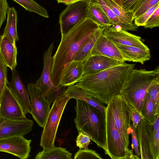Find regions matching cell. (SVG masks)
Listing matches in <instances>:
<instances>
[{"mask_svg":"<svg viewBox=\"0 0 159 159\" xmlns=\"http://www.w3.org/2000/svg\"><path fill=\"white\" fill-rule=\"evenodd\" d=\"M110 108L115 125L126 146L129 148L131 130L132 105L121 94L114 96L107 105Z\"/></svg>","mask_w":159,"mask_h":159,"instance_id":"cell-7","label":"cell"},{"mask_svg":"<svg viewBox=\"0 0 159 159\" xmlns=\"http://www.w3.org/2000/svg\"><path fill=\"white\" fill-rule=\"evenodd\" d=\"M159 0H139L133 12V20H134L150 8L159 3Z\"/></svg>","mask_w":159,"mask_h":159,"instance_id":"cell-32","label":"cell"},{"mask_svg":"<svg viewBox=\"0 0 159 159\" xmlns=\"http://www.w3.org/2000/svg\"><path fill=\"white\" fill-rule=\"evenodd\" d=\"M100 155L95 151L88 149H80L75 153V159H102Z\"/></svg>","mask_w":159,"mask_h":159,"instance_id":"cell-35","label":"cell"},{"mask_svg":"<svg viewBox=\"0 0 159 159\" xmlns=\"http://www.w3.org/2000/svg\"><path fill=\"white\" fill-rule=\"evenodd\" d=\"M140 113L144 118L151 124L153 123L157 115L155 116L154 114L153 104L148 92L143 101Z\"/></svg>","mask_w":159,"mask_h":159,"instance_id":"cell-30","label":"cell"},{"mask_svg":"<svg viewBox=\"0 0 159 159\" xmlns=\"http://www.w3.org/2000/svg\"><path fill=\"white\" fill-rule=\"evenodd\" d=\"M90 56L101 55L125 62L119 50L116 45L103 34H102L93 47Z\"/></svg>","mask_w":159,"mask_h":159,"instance_id":"cell-18","label":"cell"},{"mask_svg":"<svg viewBox=\"0 0 159 159\" xmlns=\"http://www.w3.org/2000/svg\"><path fill=\"white\" fill-rule=\"evenodd\" d=\"M132 138V147L135 152L137 159H141L140 153L139 150L138 141L137 136L136 128L131 124V130L130 133Z\"/></svg>","mask_w":159,"mask_h":159,"instance_id":"cell-39","label":"cell"},{"mask_svg":"<svg viewBox=\"0 0 159 159\" xmlns=\"http://www.w3.org/2000/svg\"><path fill=\"white\" fill-rule=\"evenodd\" d=\"M58 3H64L67 0H57Z\"/></svg>","mask_w":159,"mask_h":159,"instance_id":"cell-45","label":"cell"},{"mask_svg":"<svg viewBox=\"0 0 159 159\" xmlns=\"http://www.w3.org/2000/svg\"><path fill=\"white\" fill-rule=\"evenodd\" d=\"M30 12L36 13L48 18L49 15L46 9L34 0H13Z\"/></svg>","mask_w":159,"mask_h":159,"instance_id":"cell-29","label":"cell"},{"mask_svg":"<svg viewBox=\"0 0 159 159\" xmlns=\"http://www.w3.org/2000/svg\"><path fill=\"white\" fill-rule=\"evenodd\" d=\"M106 149L112 159H137L133 149L126 145L115 125L111 110L107 105L105 111Z\"/></svg>","mask_w":159,"mask_h":159,"instance_id":"cell-6","label":"cell"},{"mask_svg":"<svg viewBox=\"0 0 159 159\" xmlns=\"http://www.w3.org/2000/svg\"><path fill=\"white\" fill-rule=\"evenodd\" d=\"M70 99L64 93L54 101L41 135L40 146L43 150L47 151L55 147L54 143L59 125L66 106Z\"/></svg>","mask_w":159,"mask_h":159,"instance_id":"cell-5","label":"cell"},{"mask_svg":"<svg viewBox=\"0 0 159 159\" xmlns=\"http://www.w3.org/2000/svg\"><path fill=\"white\" fill-rule=\"evenodd\" d=\"M139 0H122V8L126 12L132 15L133 11Z\"/></svg>","mask_w":159,"mask_h":159,"instance_id":"cell-40","label":"cell"},{"mask_svg":"<svg viewBox=\"0 0 159 159\" xmlns=\"http://www.w3.org/2000/svg\"><path fill=\"white\" fill-rule=\"evenodd\" d=\"M120 52L125 61L139 63L143 64L151 58L150 49L115 44Z\"/></svg>","mask_w":159,"mask_h":159,"instance_id":"cell-19","label":"cell"},{"mask_svg":"<svg viewBox=\"0 0 159 159\" xmlns=\"http://www.w3.org/2000/svg\"><path fill=\"white\" fill-rule=\"evenodd\" d=\"M159 26V7L146 22L143 26L145 28L152 29Z\"/></svg>","mask_w":159,"mask_h":159,"instance_id":"cell-37","label":"cell"},{"mask_svg":"<svg viewBox=\"0 0 159 159\" xmlns=\"http://www.w3.org/2000/svg\"><path fill=\"white\" fill-rule=\"evenodd\" d=\"M72 154L66 148L55 147L47 150L39 152L35 159H71Z\"/></svg>","mask_w":159,"mask_h":159,"instance_id":"cell-27","label":"cell"},{"mask_svg":"<svg viewBox=\"0 0 159 159\" xmlns=\"http://www.w3.org/2000/svg\"><path fill=\"white\" fill-rule=\"evenodd\" d=\"M67 87L64 93L67 97L70 99L84 100L99 110L102 114H105L106 107L98 99L89 95L75 84Z\"/></svg>","mask_w":159,"mask_h":159,"instance_id":"cell-20","label":"cell"},{"mask_svg":"<svg viewBox=\"0 0 159 159\" xmlns=\"http://www.w3.org/2000/svg\"><path fill=\"white\" fill-rule=\"evenodd\" d=\"M83 62L73 61L69 65L61 80L60 86L66 87L75 84L84 75Z\"/></svg>","mask_w":159,"mask_h":159,"instance_id":"cell-22","label":"cell"},{"mask_svg":"<svg viewBox=\"0 0 159 159\" xmlns=\"http://www.w3.org/2000/svg\"><path fill=\"white\" fill-rule=\"evenodd\" d=\"M98 3L113 25L120 27L124 30L137 31L138 29L134 23L130 24L120 19L103 0H93Z\"/></svg>","mask_w":159,"mask_h":159,"instance_id":"cell-25","label":"cell"},{"mask_svg":"<svg viewBox=\"0 0 159 159\" xmlns=\"http://www.w3.org/2000/svg\"><path fill=\"white\" fill-rule=\"evenodd\" d=\"M31 140L23 136H14L0 139V152L8 153L20 159L28 158L30 155Z\"/></svg>","mask_w":159,"mask_h":159,"instance_id":"cell-11","label":"cell"},{"mask_svg":"<svg viewBox=\"0 0 159 159\" xmlns=\"http://www.w3.org/2000/svg\"><path fill=\"white\" fill-rule=\"evenodd\" d=\"M131 120L132 125L136 128L139 122L144 118L141 113L132 106L131 112Z\"/></svg>","mask_w":159,"mask_h":159,"instance_id":"cell-42","label":"cell"},{"mask_svg":"<svg viewBox=\"0 0 159 159\" xmlns=\"http://www.w3.org/2000/svg\"><path fill=\"white\" fill-rule=\"evenodd\" d=\"M158 7H159V3L152 7L145 13L135 18L134 20V24L138 27L143 26L148 18Z\"/></svg>","mask_w":159,"mask_h":159,"instance_id":"cell-36","label":"cell"},{"mask_svg":"<svg viewBox=\"0 0 159 159\" xmlns=\"http://www.w3.org/2000/svg\"><path fill=\"white\" fill-rule=\"evenodd\" d=\"M152 125L144 118L136 128L140 158L142 159H153L151 146V134Z\"/></svg>","mask_w":159,"mask_h":159,"instance_id":"cell-16","label":"cell"},{"mask_svg":"<svg viewBox=\"0 0 159 159\" xmlns=\"http://www.w3.org/2000/svg\"><path fill=\"white\" fill-rule=\"evenodd\" d=\"M7 67L0 53V100L6 86L7 85Z\"/></svg>","mask_w":159,"mask_h":159,"instance_id":"cell-34","label":"cell"},{"mask_svg":"<svg viewBox=\"0 0 159 159\" xmlns=\"http://www.w3.org/2000/svg\"><path fill=\"white\" fill-rule=\"evenodd\" d=\"M91 0H83L68 5L59 17L60 31L64 35L78 24L88 18Z\"/></svg>","mask_w":159,"mask_h":159,"instance_id":"cell-9","label":"cell"},{"mask_svg":"<svg viewBox=\"0 0 159 159\" xmlns=\"http://www.w3.org/2000/svg\"><path fill=\"white\" fill-rule=\"evenodd\" d=\"M151 146L153 159L159 158V114L152 125L151 134Z\"/></svg>","mask_w":159,"mask_h":159,"instance_id":"cell-28","label":"cell"},{"mask_svg":"<svg viewBox=\"0 0 159 159\" xmlns=\"http://www.w3.org/2000/svg\"><path fill=\"white\" fill-rule=\"evenodd\" d=\"M0 53L7 66L11 70L16 68L17 65V48L5 36H1L0 39Z\"/></svg>","mask_w":159,"mask_h":159,"instance_id":"cell-21","label":"cell"},{"mask_svg":"<svg viewBox=\"0 0 159 159\" xmlns=\"http://www.w3.org/2000/svg\"><path fill=\"white\" fill-rule=\"evenodd\" d=\"M135 66L125 62L95 74L83 75L75 85L107 105L120 93Z\"/></svg>","mask_w":159,"mask_h":159,"instance_id":"cell-2","label":"cell"},{"mask_svg":"<svg viewBox=\"0 0 159 159\" xmlns=\"http://www.w3.org/2000/svg\"><path fill=\"white\" fill-rule=\"evenodd\" d=\"M7 19L2 36L7 37L14 44L19 40L17 30V13L14 7H9Z\"/></svg>","mask_w":159,"mask_h":159,"instance_id":"cell-24","label":"cell"},{"mask_svg":"<svg viewBox=\"0 0 159 159\" xmlns=\"http://www.w3.org/2000/svg\"><path fill=\"white\" fill-rule=\"evenodd\" d=\"M0 116L15 120L26 118L21 107L7 85L6 86L0 100Z\"/></svg>","mask_w":159,"mask_h":159,"instance_id":"cell-14","label":"cell"},{"mask_svg":"<svg viewBox=\"0 0 159 159\" xmlns=\"http://www.w3.org/2000/svg\"><path fill=\"white\" fill-rule=\"evenodd\" d=\"M88 18L97 23L101 28H108L113 24L100 5L91 0L88 9Z\"/></svg>","mask_w":159,"mask_h":159,"instance_id":"cell-23","label":"cell"},{"mask_svg":"<svg viewBox=\"0 0 159 159\" xmlns=\"http://www.w3.org/2000/svg\"><path fill=\"white\" fill-rule=\"evenodd\" d=\"M159 83V67L152 70L133 69L120 94L140 112L148 90Z\"/></svg>","mask_w":159,"mask_h":159,"instance_id":"cell-4","label":"cell"},{"mask_svg":"<svg viewBox=\"0 0 159 159\" xmlns=\"http://www.w3.org/2000/svg\"><path fill=\"white\" fill-rule=\"evenodd\" d=\"M74 121L78 131L88 135L105 151L106 149L105 114L86 102L76 99Z\"/></svg>","mask_w":159,"mask_h":159,"instance_id":"cell-3","label":"cell"},{"mask_svg":"<svg viewBox=\"0 0 159 159\" xmlns=\"http://www.w3.org/2000/svg\"><path fill=\"white\" fill-rule=\"evenodd\" d=\"M118 5L121 7H122V0H112Z\"/></svg>","mask_w":159,"mask_h":159,"instance_id":"cell-44","label":"cell"},{"mask_svg":"<svg viewBox=\"0 0 159 159\" xmlns=\"http://www.w3.org/2000/svg\"><path fill=\"white\" fill-rule=\"evenodd\" d=\"M54 48V42L45 52L43 56V68L42 73L35 82L40 90L42 94L50 105L60 95L65 93V87H56L52 83L51 78L52 53Z\"/></svg>","mask_w":159,"mask_h":159,"instance_id":"cell-8","label":"cell"},{"mask_svg":"<svg viewBox=\"0 0 159 159\" xmlns=\"http://www.w3.org/2000/svg\"><path fill=\"white\" fill-rule=\"evenodd\" d=\"M104 30V28H99L82 46L73 61L84 62L91 56L90 52L99 37L103 33Z\"/></svg>","mask_w":159,"mask_h":159,"instance_id":"cell-26","label":"cell"},{"mask_svg":"<svg viewBox=\"0 0 159 159\" xmlns=\"http://www.w3.org/2000/svg\"><path fill=\"white\" fill-rule=\"evenodd\" d=\"M9 8L7 0H0V28L6 19V16Z\"/></svg>","mask_w":159,"mask_h":159,"instance_id":"cell-41","label":"cell"},{"mask_svg":"<svg viewBox=\"0 0 159 159\" xmlns=\"http://www.w3.org/2000/svg\"><path fill=\"white\" fill-rule=\"evenodd\" d=\"M100 28L97 23L88 18L66 34L61 35L60 43L52 57L51 78L55 86H60L67 69L73 61L77 52Z\"/></svg>","mask_w":159,"mask_h":159,"instance_id":"cell-1","label":"cell"},{"mask_svg":"<svg viewBox=\"0 0 159 159\" xmlns=\"http://www.w3.org/2000/svg\"><path fill=\"white\" fill-rule=\"evenodd\" d=\"M33 121L27 118L11 120L0 116V139L14 136H24L32 130Z\"/></svg>","mask_w":159,"mask_h":159,"instance_id":"cell-12","label":"cell"},{"mask_svg":"<svg viewBox=\"0 0 159 159\" xmlns=\"http://www.w3.org/2000/svg\"><path fill=\"white\" fill-rule=\"evenodd\" d=\"M27 90L32 107L30 114L38 125L43 127L50 109V105L34 83H29Z\"/></svg>","mask_w":159,"mask_h":159,"instance_id":"cell-10","label":"cell"},{"mask_svg":"<svg viewBox=\"0 0 159 159\" xmlns=\"http://www.w3.org/2000/svg\"><path fill=\"white\" fill-rule=\"evenodd\" d=\"M103 34L115 44L149 49L142 41L140 37L129 33L118 26L113 25L110 27L104 29Z\"/></svg>","mask_w":159,"mask_h":159,"instance_id":"cell-13","label":"cell"},{"mask_svg":"<svg viewBox=\"0 0 159 159\" xmlns=\"http://www.w3.org/2000/svg\"><path fill=\"white\" fill-rule=\"evenodd\" d=\"M91 140L88 135L82 132H79L76 140V144L80 148L88 149Z\"/></svg>","mask_w":159,"mask_h":159,"instance_id":"cell-38","label":"cell"},{"mask_svg":"<svg viewBox=\"0 0 159 159\" xmlns=\"http://www.w3.org/2000/svg\"><path fill=\"white\" fill-rule=\"evenodd\" d=\"M1 37V36L0 35V39Z\"/></svg>","mask_w":159,"mask_h":159,"instance_id":"cell-46","label":"cell"},{"mask_svg":"<svg viewBox=\"0 0 159 159\" xmlns=\"http://www.w3.org/2000/svg\"><path fill=\"white\" fill-rule=\"evenodd\" d=\"M83 0H67L64 3V4L68 5L73 3Z\"/></svg>","mask_w":159,"mask_h":159,"instance_id":"cell-43","label":"cell"},{"mask_svg":"<svg viewBox=\"0 0 159 159\" xmlns=\"http://www.w3.org/2000/svg\"><path fill=\"white\" fill-rule=\"evenodd\" d=\"M152 102L155 116L159 114V83L152 86L148 91Z\"/></svg>","mask_w":159,"mask_h":159,"instance_id":"cell-33","label":"cell"},{"mask_svg":"<svg viewBox=\"0 0 159 159\" xmlns=\"http://www.w3.org/2000/svg\"><path fill=\"white\" fill-rule=\"evenodd\" d=\"M11 71V81H8L7 86L21 107L25 115L30 114L32 107L27 90L16 69Z\"/></svg>","mask_w":159,"mask_h":159,"instance_id":"cell-15","label":"cell"},{"mask_svg":"<svg viewBox=\"0 0 159 159\" xmlns=\"http://www.w3.org/2000/svg\"><path fill=\"white\" fill-rule=\"evenodd\" d=\"M106 3L121 20L132 24V15L125 12L118 5L112 0H103Z\"/></svg>","mask_w":159,"mask_h":159,"instance_id":"cell-31","label":"cell"},{"mask_svg":"<svg viewBox=\"0 0 159 159\" xmlns=\"http://www.w3.org/2000/svg\"><path fill=\"white\" fill-rule=\"evenodd\" d=\"M125 62L103 56H91L83 63V75L95 74Z\"/></svg>","mask_w":159,"mask_h":159,"instance_id":"cell-17","label":"cell"}]
</instances>
